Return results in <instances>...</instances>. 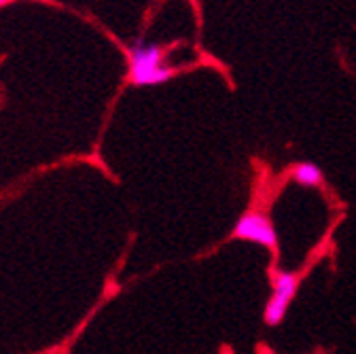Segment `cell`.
<instances>
[{"label":"cell","instance_id":"1","mask_svg":"<svg viewBox=\"0 0 356 354\" xmlns=\"http://www.w3.org/2000/svg\"><path fill=\"white\" fill-rule=\"evenodd\" d=\"M178 66L168 62V49L149 40H136L127 47V79L134 87H157L172 81Z\"/></svg>","mask_w":356,"mask_h":354},{"label":"cell","instance_id":"3","mask_svg":"<svg viewBox=\"0 0 356 354\" xmlns=\"http://www.w3.org/2000/svg\"><path fill=\"white\" fill-rule=\"evenodd\" d=\"M232 238L252 242L257 246L274 250L278 246V232L272 223V218L261 210H248L244 212L232 232Z\"/></svg>","mask_w":356,"mask_h":354},{"label":"cell","instance_id":"2","mask_svg":"<svg viewBox=\"0 0 356 354\" xmlns=\"http://www.w3.org/2000/svg\"><path fill=\"white\" fill-rule=\"evenodd\" d=\"M299 291V276L289 270H274L272 272V295L265 303L263 309V321L270 327H278L286 312L289 305L295 299Z\"/></svg>","mask_w":356,"mask_h":354},{"label":"cell","instance_id":"4","mask_svg":"<svg viewBox=\"0 0 356 354\" xmlns=\"http://www.w3.org/2000/svg\"><path fill=\"white\" fill-rule=\"evenodd\" d=\"M291 179L295 185L305 187V189H318L325 183V172L312 161H301L295 163L291 170Z\"/></svg>","mask_w":356,"mask_h":354},{"label":"cell","instance_id":"5","mask_svg":"<svg viewBox=\"0 0 356 354\" xmlns=\"http://www.w3.org/2000/svg\"><path fill=\"white\" fill-rule=\"evenodd\" d=\"M11 3H13V0H0V9L7 7V5H11Z\"/></svg>","mask_w":356,"mask_h":354}]
</instances>
